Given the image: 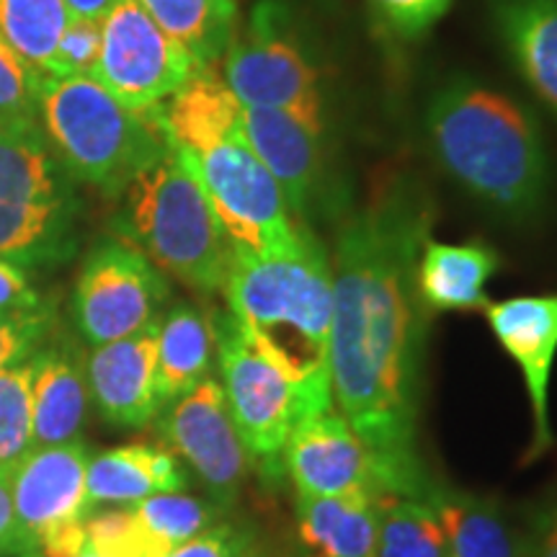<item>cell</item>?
Returning <instances> with one entry per match:
<instances>
[{"mask_svg": "<svg viewBox=\"0 0 557 557\" xmlns=\"http://www.w3.org/2000/svg\"><path fill=\"white\" fill-rule=\"evenodd\" d=\"M434 205L413 178L380 181L338 212L333 243L331 393L377 465L387 496L421 498L434 478L421 457L429 308L418 261Z\"/></svg>", "mask_w": 557, "mask_h": 557, "instance_id": "obj_1", "label": "cell"}, {"mask_svg": "<svg viewBox=\"0 0 557 557\" xmlns=\"http://www.w3.org/2000/svg\"><path fill=\"white\" fill-rule=\"evenodd\" d=\"M222 295L250 344L295 382L308 416L331 393V256L312 233L289 256H230Z\"/></svg>", "mask_w": 557, "mask_h": 557, "instance_id": "obj_2", "label": "cell"}, {"mask_svg": "<svg viewBox=\"0 0 557 557\" xmlns=\"http://www.w3.org/2000/svg\"><path fill=\"white\" fill-rule=\"evenodd\" d=\"M429 137L442 169L498 218H537L549 191L545 137L511 96L455 81L429 107Z\"/></svg>", "mask_w": 557, "mask_h": 557, "instance_id": "obj_3", "label": "cell"}, {"mask_svg": "<svg viewBox=\"0 0 557 557\" xmlns=\"http://www.w3.org/2000/svg\"><path fill=\"white\" fill-rule=\"evenodd\" d=\"M34 101L41 135L70 176L111 199L173 150L163 107H124L90 75L37 73Z\"/></svg>", "mask_w": 557, "mask_h": 557, "instance_id": "obj_4", "label": "cell"}, {"mask_svg": "<svg viewBox=\"0 0 557 557\" xmlns=\"http://www.w3.org/2000/svg\"><path fill=\"white\" fill-rule=\"evenodd\" d=\"M111 233L199 295L225 287L230 246L218 214L189 165L171 150L129 181Z\"/></svg>", "mask_w": 557, "mask_h": 557, "instance_id": "obj_5", "label": "cell"}, {"mask_svg": "<svg viewBox=\"0 0 557 557\" xmlns=\"http://www.w3.org/2000/svg\"><path fill=\"white\" fill-rule=\"evenodd\" d=\"M83 199L39 124L0 129V259L26 274L75 259Z\"/></svg>", "mask_w": 557, "mask_h": 557, "instance_id": "obj_6", "label": "cell"}, {"mask_svg": "<svg viewBox=\"0 0 557 557\" xmlns=\"http://www.w3.org/2000/svg\"><path fill=\"white\" fill-rule=\"evenodd\" d=\"M173 150L197 176L235 253L289 256L312 235L292 218L287 199L243 129L199 150Z\"/></svg>", "mask_w": 557, "mask_h": 557, "instance_id": "obj_7", "label": "cell"}, {"mask_svg": "<svg viewBox=\"0 0 557 557\" xmlns=\"http://www.w3.org/2000/svg\"><path fill=\"white\" fill-rule=\"evenodd\" d=\"M225 58V83L246 109L287 111L325 129V96L315 54L284 0L253 5Z\"/></svg>", "mask_w": 557, "mask_h": 557, "instance_id": "obj_8", "label": "cell"}, {"mask_svg": "<svg viewBox=\"0 0 557 557\" xmlns=\"http://www.w3.org/2000/svg\"><path fill=\"white\" fill-rule=\"evenodd\" d=\"M220 385L235 426L240 431L250 465L261 483L284 478V447L289 434L308 416L295 382L269 361L230 315H214Z\"/></svg>", "mask_w": 557, "mask_h": 557, "instance_id": "obj_9", "label": "cell"}, {"mask_svg": "<svg viewBox=\"0 0 557 557\" xmlns=\"http://www.w3.org/2000/svg\"><path fill=\"white\" fill-rule=\"evenodd\" d=\"M171 284L129 243L109 235L90 246L73 287V323L88 346L150 329L165 312Z\"/></svg>", "mask_w": 557, "mask_h": 557, "instance_id": "obj_10", "label": "cell"}, {"mask_svg": "<svg viewBox=\"0 0 557 557\" xmlns=\"http://www.w3.org/2000/svg\"><path fill=\"white\" fill-rule=\"evenodd\" d=\"M197 70L186 47L160 29L137 0H116L103 16L94 78L124 107L160 109Z\"/></svg>", "mask_w": 557, "mask_h": 557, "instance_id": "obj_11", "label": "cell"}, {"mask_svg": "<svg viewBox=\"0 0 557 557\" xmlns=\"http://www.w3.org/2000/svg\"><path fill=\"white\" fill-rule=\"evenodd\" d=\"M158 438L205 485L207 498L227 511L238 504L253 465L220 380H205L160 410Z\"/></svg>", "mask_w": 557, "mask_h": 557, "instance_id": "obj_12", "label": "cell"}, {"mask_svg": "<svg viewBox=\"0 0 557 557\" xmlns=\"http://www.w3.org/2000/svg\"><path fill=\"white\" fill-rule=\"evenodd\" d=\"M284 475L299 496L387 498L377 465L336 406L297 423L284 447Z\"/></svg>", "mask_w": 557, "mask_h": 557, "instance_id": "obj_13", "label": "cell"}, {"mask_svg": "<svg viewBox=\"0 0 557 557\" xmlns=\"http://www.w3.org/2000/svg\"><path fill=\"white\" fill-rule=\"evenodd\" d=\"M90 447L83 438L58 447L32 449L11 472L13 511L32 555L47 537L65 527L83 524L94 506L86 472Z\"/></svg>", "mask_w": 557, "mask_h": 557, "instance_id": "obj_14", "label": "cell"}, {"mask_svg": "<svg viewBox=\"0 0 557 557\" xmlns=\"http://www.w3.org/2000/svg\"><path fill=\"white\" fill-rule=\"evenodd\" d=\"M243 132L282 189L292 218L312 230L310 222L331 209L325 199L329 160L323 127H312L287 111L243 107Z\"/></svg>", "mask_w": 557, "mask_h": 557, "instance_id": "obj_15", "label": "cell"}, {"mask_svg": "<svg viewBox=\"0 0 557 557\" xmlns=\"http://www.w3.org/2000/svg\"><path fill=\"white\" fill-rule=\"evenodd\" d=\"M487 325L504 351L517 361L532 406L534 434L527 462L553 447L549 426V380L557 357V295L511 297L485 308Z\"/></svg>", "mask_w": 557, "mask_h": 557, "instance_id": "obj_16", "label": "cell"}, {"mask_svg": "<svg viewBox=\"0 0 557 557\" xmlns=\"http://www.w3.org/2000/svg\"><path fill=\"white\" fill-rule=\"evenodd\" d=\"M158 325L160 320L135 336L90 346V354H86L90 406L111 426L143 429L160 413L156 389Z\"/></svg>", "mask_w": 557, "mask_h": 557, "instance_id": "obj_17", "label": "cell"}, {"mask_svg": "<svg viewBox=\"0 0 557 557\" xmlns=\"http://www.w3.org/2000/svg\"><path fill=\"white\" fill-rule=\"evenodd\" d=\"M34 438L32 449L78 442L86 429L90 393L86 354L60 329L34 351Z\"/></svg>", "mask_w": 557, "mask_h": 557, "instance_id": "obj_18", "label": "cell"}, {"mask_svg": "<svg viewBox=\"0 0 557 557\" xmlns=\"http://www.w3.org/2000/svg\"><path fill=\"white\" fill-rule=\"evenodd\" d=\"M421 500L442 524L449 557H527L524 519L511 517L496 498L431 480Z\"/></svg>", "mask_w": 557, "mask_h": 557, "instance_id": "obj_19", "label": "cell"}, {"mask_svg": "<svg viewBox=\"0 0 557 557\" xmlns=\"http://www.w3.org/2000/svg\"><path fill=\"white\" fill-rule=\"evenodd\" d=\"M189 483L178 457L156 444H124L90 455L86 487L90 506H132L158 493H181Z\"/></svg>", "mask_w": 557, "mask_h": 557, "instance_id": "obj_20", "label": "cell"}, {"mask_svg": "<svg viewBox=\"0 0 557 557\" xmlns=\"http://www.w3.org/2000/svg\"><path fill=\"white\" fill-rule=\"evenodd\" d=\"M500 269V256L487 243L472 240L462 246L426 240L418 261V292L434 312L485 310L487 282Z\"/></svg>", "mask_w": 557, "mask_h": 557, "instance_id": "obj_21", "label": "cell"}, {"mask_svg": "<svg viewBox=\"0 0 557 557\" xmlns=\"http://www.w3.org/2000/svg\"><path fill=\"white\" fill-rule=\"evenodd\" d=\"M214 357V318L209 312L191 302H176L165 310L158 325L156 389L160 410L212 377L209 372Z\"/></svg>", "mask_w": 557, "mask_h": 557, "instance_id": "obj_22", "label": "cell"}, {"mask_svg": "<svg viewBox=\"0 0 557 557\" xmlns=\"http://www.w3.org/2000/svg\"><path fill=\"white\" fill-rule=\"evenodd\" d=\"M493 18L513 65L557 111V0H493Z\"/></svg>", "mask_w": 557, "mask_h": 557, "instance_id": "obj_23", "label": "cell"}, {"mask_svg": "<svg viewBox=\"0 0 557 557\" xmlns=\"http://www.w3.org/2000/svg\"><path fill=\"white\" fill-rule=\"evenodd\" d=\"M382 500L295 493L302 542L318 557H377Z\"/></svg>", "mask_w": 557, "mask_h": 557, "instance_id": "obj_24", "label": "cell"}, {"mask_svg": "<svg viewBox=\"0 0 557 557\" xmlns=\"http://www.w3.org/2000/svg\"><path fill=\"white\" fill-rule=\"evenodd\" d=\"M163 122L173 148L199 150L243 129V107L212 65L199 67L184 88L163 103Z\"/></svg>", "mask_w": 557, "mask_h": 557, "instance_id": "obj_25", "label": "cell"}, {"mask_svg": "<svg viewBox=\"0 0 557 557\" xmlns=\"http://www.w3.org/2000/svg\"><path fill=\"white\" fill-rule=\"evenodd\" d=\"M169 37L186 47L199 67L227 52L238 24L235 0H137Z\"/></svg>", "mask_w": 557, "mask_h": 557, "instance_id": "obj_26", "label": "cell"}, {"mask_svg": "<svg viewBox=\"0 0 557 557\" xmlns=\"http://www.w3.org/2000/svg\"><path fill=\"white\" fill-rule=\"evenodd\" d=\"M70 18L65 0H0V37L26 65L47 75Z\"/></svg>", "mask_w": 557, "mask_h": 557, "instance_id": "obj_27", "label": "cell"}, {"mask_svg": "<svg viewBox=\"0 0 557 557\" xmlns=\"http://www.w3.org/2000/svg\"><path fill=\"white\" fill-rule=\"evenodd\" d=\"M377 557H449L442 524L426 500L398 496L382 500Z\"/></svg>", "mask_w": 557, "mask_h": 557, "instance_id": "obj_28", "label": "cell"}, {"mask_svg": "<svg viewBox=\"0 0 557 557\" xmlns=\"http://www.w3.org/2000/svg\"><path fill=\"white\" fill-rule=\"evenodd\" d=\"M132 508L148 524L150 532L171 547L199 537L201 532L225 521L230 513L212 498L186 496V493H158V496L137 500Z\"/></svg>", "mask_w": 557, "mask_h": 557, "instance_id": "obj_29", "label": "cell"}, {"mask_svg": "<svg viewBox=\"0 0 557 557\" xmlns=\"http://www.w3.org/2000/svg\"><path fill=\"white\" fill-rule=\"evenodd\" d=\"M34 354L0 372V470L13 468L32 451L34 438Z\"/></svg>", "mask_w": 557, "mask_h": 557, "instance_id": "obj_30", "label": "cell"}, {"mask_svg": "<svg viewBox=\"0 0 557 557\" xmlns=\"http://www.w3.org/2000/svg\"><path fill=\"white\" fill-rule=\"evenodd\" d=\"M83 527L86 547L99 557H165L173 549L150 532L132 506L90 511Z\"/></svg>", "mask_w": 557, "mask_h": 557, "instance_id": "obj_31", "label": "cell"}, {"mask_svg": "<svg viewBox=\"0 0 557 557\" xmlns=\"http://www.w3.org/2000/svg\"><path fill=\"white\" fill-rule=\"evenodd\" d=\"M37 73L0 37V129L32 127L37 122L34 83Z\"/></svg>", "mask_w": 557, "mask_h": 557, "instance_id": "obj_32", "label": "cell"}, {"mask_svg": "<svg viewBox=\"0 0 557 557\" xmlns=\"http://www.w3.org/2000/svg\"><path fill=\"white\" fill-rule=\"evenodd\" d=\"M58 329V308L34 312H0V372L29 359Z\"/></svg>", "mask_w": 557, "mask_h": 557, "instance_id": "obj_33", "label": "cell"}, {"mask_svg": "<svg viewBox=\"0 0 557 557\" xmlns=\"http://www.w3.org/2000/svg\"><path fill=\"white\" fill-rule=\"evenodd\" d=\"M165 557H259V537L246 521L225 519Z\"/></svg>", "mask_w": 557, "mask_h": 557, "instance_id": "obj_34", "label": "cell"}, {"mask_svg": "<svg viewBox=\"0 0 557 557\" xmlns=\"http://www.w3.org/2000/svg\"><path fill=\"white\" fill-rule=\"evenodd\" d=\"M101 52V24L99 21L70 18L62 34L58 54H54L52 75H90L94 78L96 62Z\"/></svg>", "mask_w": 557, "mask_h": 557, "instance_id": "obj_35", "label": "cell"}, {"mask_svg": "<svg viewBox=\"0 0 557 557\" xmlns=\"http://www.w3.org/2000/svg\"><path fill=\"white\" fill-rule=\"evenodd\" d=\"M382 18L403 37L426 32L449 9V0H372Z\"/></svg>", "mask_w": 557, "mask_h": 557, "instance_id": "obj_36", "label": "cell"}, {"mask_svg": "<svg viewBox=\"0 0 557 557\" xmlns=\"http://www.w3.org/2000/svg\"><path fill=\"white\" fill-rule=\"evenodd\" d=\"M524 519L527 557H557V493L542 498Z\"/></svg>", "mask_w": 557, "mask_h": 557, "instance_id": "obj_37", "label": "cell"}, {"mask_svg": "<svg viewBox=\"0 0 557 557\" xmlns=\"http://www.w3.org/2000/svg\"><path fill=\"white\" fill-rule=\"evenodd\" d=\"M47 305H52V299L34 289L26 271L0 259V312H34Z\"/></svg>", "mask_w": 557, "mask_h": 557, "instance_id": "obj_38", "label": "cell"}, {"mask_svg": "<svg viewBox=\"0 0 557 557\" xmlns=\"http://www.w3.org/2000/svg\"><path fill=\"white\" fill-rule=\"evenodd\" d=\"M0 557H34L13 511L9 470H0Z\"/></svg>", "mask_w": 557, "mask_h": 557, "instance_id": "obj_39", "label": "cell"}, {"mask_svg": "<svg viewBox=\"0 0 557 557\" xmlns=\"http://www.w3.org/2000/svg\"><path fill=\"white\" fill-rule=\"evenodd\" d=\"M70 16L86 18V21H103V16L114 9L116 0H65Z\"/></svg>", "mask_w": 557, "mask_h": 557, "instance_id": "obj_40", "label": "cell"}, {"mask_svg": "<svg viewBox=\"0 0 557 557\" xmlns=\"http://www.w3.org/2000/svg\"><path fill=\"white\" fill-rule=\"evenodd\" d=\"M78 557H99V555H94V553H90V549H88V547H83V549H81V553H78Z\"/></svg>", "mask_w": 557, "mask_h": 557, "instance_id": "obj_41", "label": "cell"}]
</instances>
